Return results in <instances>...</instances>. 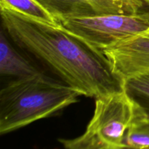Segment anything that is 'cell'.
I'll return each instance as SVG.
<instances>
[{
  "instance_id": "11",
  "label": "cell",
  "mask_w": 149,
  "mask_h": 149,
  "mask_svg": "<svg viewBox=\"0 0 149 149\" xmlns=\"http://www.w3.org/2000/svg\"><path fill=\"white\" fill-rule=\"evenodd\" d=\"M136 126L142 128L143 130L149 132V118H148V119L145 122L141 124V125H136Z\"/></svg>"
},
{
  "instance_id": "7",
  "label": "cell",
  "mask_w": 149,
  "mask_h": 149,
  "mask_svg": "<svg viewBox=\"0 0 149 149\" xmlns=\"http://www.w3.org/2000/svg\"><path fill=\"white\" fill-rule=\"evenodd\" d=\"M42 70L33 65L11 45L2 29L0 35V74L15 79L31 77Z\"/></svg>"
},
{
  "instance_id": "10",
  "label": "cell",
  "mask_w": 149,
  "mask_h": 149,
  "mask_svg": "<svg viewBox=\"0 0 149 149\" xmlns=\"http://www.w3.org/2000/svg\"><path fill=\"white\" fill-rule=\"evenodd\" d=\"M125 143L127 148H149V132L133 125L127 135Z\"/></svg>"
},
{
  "instance_id": "9",
  "label": "cell",
  "mask_w": 149,
  "mask_h": 149,
  "mask_svg": "<svg viewBox=\"0 0 149 149\" xmlns=\"http://www.w3.org/2000/svg\"><path fill=\"white\" fill-rule=\"evenodd\" d=\"M124 89L149 118V71L125 79Z\"/></svg>"
},
{
  "instance_id": "1",
  "label": "cell",
  "mask_w": 149,
  "mask_h": 149,
  "mask_svg": "<svg viewBox=\"0 0 149 149\" xmlns=\"http://www.w3.org/2000/svg\"><path fill=\"white\" fill-rule=\"evenodd\" d=\"M2 29L25 53L47 67L61 81L90 97L124 89L103 51L64 29L0 7Z\"/></svg>"
},
{
  "instance_id": "5",
  "label": "cell",
  "mask_w": 149,
  "mask_h": 149,
  "mask_svg": "<svg viewBox=\"0 0 149 149\" xmlns=\"http://www.w3.org/2000/svg\"><path fill=\"white\" fill-rule=\"evenodd\" d=\"M58 22L71 17L133 14L149 7L143 0H36Z\"/></svg>"
},
{
  "instance_id": "6",
  "label": "cell",
  "mask_w": 149,
  "mask_h": 149,
  "mask_svg": "<svg viewBox=\"0 0 149 149\" xmlns=\"http://www.w3.org/2000/svg\"><path fill=\"white\" fill-rule=\"evenodd\" d=\"M123 80L149 71V29L101 49Z\"/></svg>"
},
{
  "instance_id": "12",
  "label": "cell",
  "mask_w": 149,
  "mask_h": 149,
  "mask_svg": "<svg viewBox=\"0 0 149 149\" xmlns=\"http://www.w3.org/2000/svg\"><path fill=\"white\" fill-rule=\"evenodd\" d=\"M143 1H145V3H146V4L147 5H148V7H149V0H143Z\"/></svg>"
},
{
  "instance_id": "3",
  "label": "cell",
  "mask_w": 149,
  "mask_h": 149,
  "mask_svg": "<svg viewBox=\"0 0 149 149\" xmlns=\"http://www.w3.org/2000/svg\"><path fill=\"white\" fill-rule=\"evenodd\" d=\"M94 114L83 135L74 139H59L65 148L119 149L127 148L130 130L148 119L145 111L125 89L95 97Z\"/></svg>"
},
{
  "instance_id": "4",
  "label": "cell",
  "mask_w": 149,
  "mask_h": 149,
  "mask_svg": "<svg viewBox=\"0 0 149 149\" xmlns=\"http://www.w3.org/2000/svg\"><path fill=\"white\" fill-rule=\"evenodd\" d=\"M60 24L101 50L148 29L149 10L133 14L71 17L61 20Z\"/></svg>"
},
{
  "instance_id": "8",
  "label": "cell",
  "mask_w": 149,
  "mask_h": 149,
  "mask_svg": "<svg viewBox=\"0 0 149 149\" xmlns=\"http://www.w3.org/2000/svg\"><path fill=\"white\" fill-rule=\"evenodd\" d=\"M0 7L12 9L49 24H60L59 22L36 0H0Z\"/></svg>"
},
{
  "instance_id": "2",
  "label": "cell",
  "mask_w": 149,
  "mask_h": 149,
  "mask_svg": "<svg viewBox=\"0 0 149 149\" xmlns=\"http://www.w3.org/2000/svg\"><path fill=\"white\" fill-rule=\"evenodd\" d=\"M81 92L44 72L14 79L0 92V135L59 113L76 103Z\"/></svg>"
}]
</instances>
